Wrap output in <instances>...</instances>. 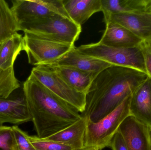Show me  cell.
I'll use <instances>...</instances> for the list:
<instances>
[{
    "instance_id": "cell-1",
    "label": "cell",
    "mask_w": 151,
    "mask_h": 150,
    "mask_svg": "<svg viewBox=\"0 0 151 150\" xmlns=\"http://www.w3.org/2000/svg\"><path fill=\"white\" fill-rule=\"evenodd\" d=\"M148 75L131 68L112 65L99 72L86 94L85 110L81 115L98 122L133 94Z\"/></svg>"
},
{
    "instance_id": "cell-2",
    "label": "cell",
    "mask_w": 151,
    "mask_h": 150,
    "mask_svg": "<svg viewBox=\"0 0 151 150\" xmlns=\"http://www.w3.org/2000/svg\"><path fill=\"white\" fill-rule=\"evenodd\" d=\"M23 90L35 130L47 138L65 129L81 117L79 112L40 82L32 74Z\"/></svg>"
},
{
    "instance_id": "cell-3",
    "label": "cell",
    "mask_w": 151,
    "mask_h": 150,
    "mask_svg": "<svg viewBox=\"0 0 151 150\" xmlns=\"http://www.w3.org/2000/svg\"><path fill=\"white\" fill-rule=\"evenodd\" d=\"M19 30L45 39L74 45L79 38L81 27L70 18L56 14L28 22L20 26Z\"/></svg>"
},
{
    "instance_id": "cell-4",
    "label": "cell",
    "mask_w": 151,
    "mask_h": 150,
    "mask_svg": "<svg viewBox=\"0 0 151 150\" xmlns=\"http://www.w3.org/2000/svg\"><path fill=\"white\" fill-rule=\"evenodd\" d=\"M131 96L126 98L115 110L98 122L93 123L88 121L84 146H91L98 150L109 147L121 124L130 115Z\"/></svg>"
},
{
    "instance_id": "cell-5",
    "label": "cell",
    "mask_w": 151,
    "mask_h": 150,
    "mask_svg": "<svg viewBox=\"0 0 151 150\" xmlns=\"http://www.w3.org/2000/svg\"><path fill=\"white\" fill-rule=\"evenodd\" d=\"M76 48L83 54L97 58L111 65L131 68L146 74L143 55L139 46L133 48L112 47L97 42L82 45Z\"/></svg>"
},
{
    "instance_id": "cell-6",
    "label": "cell",
    "mask_w": 151,
    "mask_h": 150,
    "mask_svg": "<svg viewBox=\"0 0 151 150\" xmlns=\"http://www.w3.org/2000/svg\"><path fill=\"white\" fill-rule=\"evenodd\" d=\"M24 51L28 63L39 66L58 60L75 47L74 45L45 39L29 32H24Z\"/></svg>"
},
{
    "instance_id": "cell-7",
    "label": "cell",
    "mask_w": 151,
    "mask_h": 150,
    "mask_svg": "<svg viewBox=\"0 0 151 150\" xmlns=\"http://www.w3.org/2000/svg\"><path fill=\"white\" fill-rule=\"evenodd\" d=\"M32 74L40 82L57 96L82 113L85 110L86 94L78 92L60 77L49 66L33 68Z\"/></svg>"
},
{
    "instance_id": "cell-8",
    "label": "cell",
    "mask_w": 151,
    "mask_h": 150,
    "mask_svg": "<svg viewBox=\"0 0 151 150\" xmlns=\"http://www.w3.org/2000/svg\"><path fill=\"white\" fill-rule=\"evenodd\" d=\"M12 3L11 8L19 28L35 19L56 14L70 18L65 9L63 0H13Z\"/></svg>"
},
{
    "instance_id": "cell-9",
    "label": "cell",
    "mask_w": 151,
    "mask_h": 150,
    "mask_svg": "<svg viewBox=\"0 0 151 150\" xmlns=\"http://www.w3.org/2000/svg\"><path fill=\"white\" fill-rule=\"evenodd\" d=\"M118 131L128 150H151L150 128L129 115L121 124Z\"/></svg>"
},
{
    "instance_id": "cell-10",
    "label": "cell",
    "mask_w": 151,
    "mask_h": 150,
    "mask_svg": "<svg viewBox=\"0 0 151 150\" xmlns=\"http://www.w3.org/2000/svg\"><path fill=\"white\" fill-rule=\"evenodd\" d=\"M12 94L7 98H0V126L32 121L24 92L19 96H12Z\"/></svg>"
},
{
    "instance_id": "cell-11",
    "label": "cell",
    "mask_w": 151,
    "mask_h": 150,
    "mask_svg": "<svg viewBox=\"0 0 151 150\" xmlns=\"http://www.w3.org/2000/svg\"><path fill=\"white\" fill-rule=\"evenodd\" d=\"M104 20L105 23L110 21L121 25L143 41H151L150 12L112 14Z\"/></svg>"
},
{
    "instance_id": "cell-12",
    "label": "cell",
    "mask_w": 151,
    "mask_h": 150,
    "mask_svg": "<svg viewBox=\"0 0 151 150\" xmlns=\"http://www.w3.org/2000/svg\"><path fill=\"white\" fill-rule=\"evenodd\" d=\"M130 115L151 129V77H148L131 95Z\"/></svg>"
},
{
    "instance_id": "cell-13",
    "label": "cell",
    "mask_w": 151,
    "mask_h": 150,
    "mask_svg": "<svg viewBox=\"0 0 151 150\" xmlns=\"http://www.w3.org/2000/svg\"><path fill=\"white\" fill-rule=\"evenodd\" d=\"M74 47L58 60L44 64L50 66H67L81 70L99 73L112 66L110 63L90 56L83 54Z\"/></svg>"
},
{
    "instance_id": "cell-14",
    "label": "cell",
    "mask_w": 151,
    "mask_h": 150,
    "mask_svg": "<svg viewBox=\"0 0 151 150\" xmlns=\"http://www.w3.org/2000/svg\"><path fill=\"white\" fill-rule=\"evenodd\" d=\"M106 29L98 43L106 46L116 48L138 47L142 40L121 25L112 22H106Z\"/></svg>"
},
{
    "instance_id": "cell-15",
    "label": "cell",
    "mask_w": 151,
    "mask_h": 150,
    "mask_svg": "<svg viewBox=\"0 0 151 150\" xmlns=\"http://www.w3.org/2000/svg\"><path fill=\"white\" fill-rule=\"evenodd\" d=\"M47 66L50 67L60 77L75 90L85 94L92 81L99 73L84 71L67 66Z\"/></svg>"
},
{
    "instance_id": "cell-16",
    "label": "cell",
    "mask_w": 151,
    "mask_h": 150,
    "mask_svg": "<svg viewBox=\"0 0 151 150\" xmlns=\"http://www.w3.org/2000/svg\"><path fill=\"white\" fill-rule=\"evenodd\" d=\"M63 3L71 20L80 26L93 14L102 11L101 0H63Z\"/></svg>"
},
{
    "instance_id": "cell-17",
    "label": "cell",
    "mask_w": 151,
    "mask_h": 150,
    "mask_svg": "<svg viewBox=\"0 0 151 150\" xmlns=\"http://www.w3.org/2000/svg\"><path fill=\"white\" fill-rule=\"evenodd\" d=\"M87 122V119L81 115L77 121L70 127L44 139L65 144L76 150L80 149L84 147Z\"/></svg>"
},
{
    "instance_id": "cell-18",
    "label": "cell",
    "mask_w": 151,
    "mask_h": 150,
    "mask_svg": "<svg viewBox=\"0 0 151 150\" xmlns=\"http://www.w3.org/2000/svg\"><path fill=\"white\" fill-rule=\"evenodd\" d=\"M101 2L104 18L112 14L147 12L148 0H101Z\"/></svg>"
},
{
    "instance_id": "cell-19",
    "label": "cell",
    "mask_w": 151,
    "mask_h": 150,
    "mask_svg": "<svg viewBox=\"0 0 151 150\" xmlns=\"http://www.w3.org/2000/svg\"><path fill=\"white\" fill-rule=\"evenodd\" d=\"M22 51H24L23 37L17 33L0 45V69L6 70L14 68L16 58Z\"/></svg>"
},
{
    "instance_id": "cell-20",
    "label": "cell",
    "mask_w": 151,
    "mask_h": 150,
    "mask_svg": "<svg viewBox=\"0 0 151 150\" xmlns=\"http://www.w3.org/2000/svg\"><path fill=\"white\" fill-rule=\"evenodd\" d=\"M19 31L11 8L5 1L0 0V45Z\"/></svg>"
},
{
    "instance_id": "cell-21",
    "label": "cell",
    "mask_w": 151,
    "mask_h": 150,
    "mask_svg": "<svg viewBox=\"0 0 151 150\" xmlns=\"http://www.w3.org/2000/svg\"><path fill=\"white\" fill-rule=\"evenodd\" d=\"M14 68L6 70L0 69V98H7L20 88Z\"/></svg>"
},
{
    "instance_id": "cell-22",
    "label": "cell",
    "mask_w": 151,
    "mask_h": 150,
    "mask_svg": "<svg viewBox=\"0 0 151 150\" xmlns=\"http://www.w3.org/2000/svg\"><path fill=\"white\" fill-rule=\"evenodd\" d=\"M29 139L37 150H76L70 146L56 142L29 136Z\"/></svg>"
},
{
    "instance_id": "cell-23",
    "label": "cell",
    "mask_w": 151,
    "mask_h": 150,
    "mask_svg": "<svg viewBox=\"0 0 151 150\" xmlns=\"http://www.w3.org/2000/svg\"><path fill=\"white\" fill-rule=\"evenodd\" d=\"M0 150H17L12 127L0 126Z\"/></svg>"
},
{
    "instance_id": "cell-24",
    "label": "cell",
    "mask_w": 151,
    "mask_h": 150,
    "mask_svg": "<svg viewBox=\"0 0 151 150\" xmlns=\"http://www.w3.org/2000/svg\"><path fill=\"white\" fill-rule=\"evenodd\" d=\"M17 150H37L29 139V135L17 126L12 127Z\"/></svg>"
},
{
    "instance_id": "cell-25",
    "label": "cell",
    "mask_w": 151,
    "mask_h": 150,
    "mask_svg": "<svg viewBox=\"0 0 151 150\" xmlns=\"http://www.w3.org/2000/svg\"><path fill=\"white\" fill-rule=\"evenodd\" d=\"M139 46L143 55L146 74L151 77V41H143Z\"/></svg>"
},
{
    "instance_id": "cell-26",
    "label": "cell",
    "mask_w": 151,
    "mask_h": 150,
    "mask_svg": "<svg viewBox=\"0 0 151 150\" xmlns=\"http://www.w3.org/2000/svg\"><path fill=\"white\" fill-rule=\"evenodd\" d=\"M109 147L112 150H128L123 137L119 131L114 135Z\"/></svg>"
},
{
    "instance_id": "cell-27",
    "label": "cell",
    "mask_w": 151,
    "mask_h": 150,
    "mask_svg": "<svg viewBox=\"0 0 151 150\" xmlns=\"http://www.w3.org/2000/svg\"><path fill=\"white\" fill-rule=\"evenodd\" d=\"M77 150H98L94 147L91 146H84L82 149Z\"/></svg>"
},
{
    "instance_id": "cell-28",
    "label": "cell",
    "mask_w": 151,
    "mask_h": 150,
    "mask_svg": "<svg viewBox=\"0 0 151 150\" xmlns=\"http://www.w3.org/2000/svg\"><path fill=\"white\" fill-rule=\"evenodd\" d=\"M147 12L151 13V0H148V2H147Z\"/></svg>"
},
{
    "instance_id": "cell-29",
    "label": "cell",
    "mask_w": 151,
    "mask_h": 150,
    "mask_svg": "<svg viewBox=\"0 0 151 150\" xmlns=\"http://www.w3.org/2000/svg\"></svg>"
}]
</instances>
